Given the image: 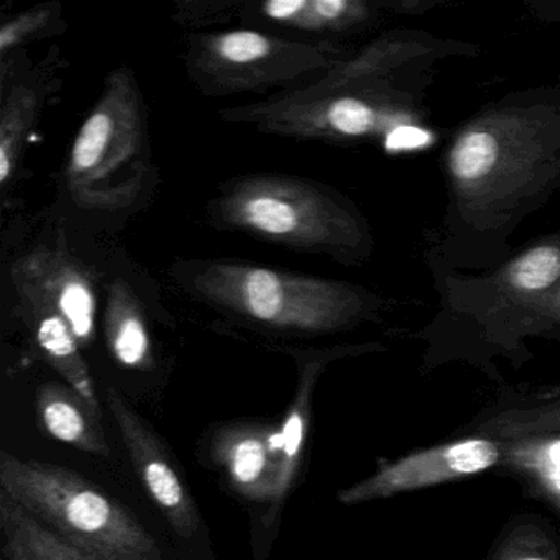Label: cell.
Wrapping results in <instances>:
<instances>
[{
  "mask_svg": "<svg viewBox=\"0 0 560 560\" xmlns=\"http://www.w3.org/2000/svg\"><path fill=\"white\" fill-rule=\"evenodd\" d=\"M434 271L500 267L514 231L560 189V86L516 91L462 124L444 155Z\"/></svg>",
  "mask_w": 560,
  "mask_h": 560,
  "instance_id": "cell-1",
  "label": "cell"
},
{
  "mask_svg": "<svg viewBox=\"0 0 560 560\" xmlns=\"http://www.w3.org/2000/svg\"><path fill=\"white\" fill-rule=\"evenodd\" d=\"M439 311L412 337L425 343L424 370L465 362L500 378L494 359L520 369L527 339L560 342V229L534 238L480 275L434 271Z\"/></svg>",
  "mask_w": 560,
  "mask_h": 560,
  "instance_id": "cell-2",
  "label": "cell"
},
{
  "mask_svg": "<svg viewBox=\"0 0 560 560\" xmlns=\"http://www.w3.org/2000/svg\"><path fill=\"white\" fill-rule=\"evenodd\" d=\"M183 291L224 316L291 336H329L373 323L389 303L369 288L252 261H176Z\"/></svg>",
  "mask_w": 560,
  "mask_h": 560,
  "instance_id": "cell-3",
  "label": "cell"
},
{
  "mask_svg": "<svg viewBox=\"0 0 560 560\" xmlns=\"http://www.w3.org/2000/svg\"><path fill=\"white\" fill-rule=\"evenodd\" d=\"M219 229L342 265H363L375 237L359 208L332 186L301 176L257 173L218 186L208 205Z\"/></svg>",
  "mask_w": 560,
  "mask_h": 560,
  "instance_id": "cell-4",
  "label": "cell"
},
{
  "mask_svg": "<svg viewBox=\"0 0 560 560\" xmlns=\"http://www.w3.org/2000/svg\"><path fill=\"white\" fill-rule=\"evenodd\" d=\"M429 80L375 81L334 90L303 88L264 103L222 110L224 122L252 126L261 133L329 143L382 142L386 149L424 140Z\"/></svg>",
  "mask_w": 560,
  "mask_h": 560,
  "instance_id": "cell-5",
  "label": "cell"
},
{
  "mask_svg": "<svg viewBox=\"0 0 560 560\" xmlns=\"http://www.w3.org/2000/svg\"><path fill=\"white\" fill-rule=\"evenodd\" d=\"M149 124L136 77L116 68L68 153L65 182L74 205L119 212L142 199L152 183Z\"/></svg>",
  "mask_w": 560,
  "mask_h": 560,
  "instance_id": "cell-6",
  "label": "cell"
},
{
  "mask_svg": "<svg viewBox=\"0 0 560 560\" xmlns=\"http://www.w3.org/2000/svg\"><path fill=\"white\" fill-rule=\"evenodd\" d=\"M0 493L84 552L104 560H162L137 517L70 468L0 452Z\"/></svg>",
  "mask_w": 560,
  "mask_h": 560,
  "instance_id": "cell-7",
  "label": "cell"
},
{
  "mask_svg": "<svg viewBox=\"0 0 560 560\" xmlns=\"http://www.w3.org/2000/svg\"><path fill=\"white\" fill-rule=\"evenodd\" d=\"M330 45H316L267 32L237 28L191 35L185 68L206 96L264 94L303 90L346 60Z\"/></svg>",
  "mask_w": 560,
  "mask_h": 560,
  "instance_id": "cell-8",
  "label": "cell"
},
{
  "mask_svg": "<svg viewBox=\"0 0 560 560\" xmlns=\"http://www.w3.org/2000/svg\"><path fill=\"white\" fill-rule=\"evenodd\" d=\"M503 460V442L483 435H464L409 452L396 460L382 462L375 474L340 490L337 500L347 506L385 500L408 491L467 480L491 468L501 467Z\"/></svg>",
  "mask_w": 560,
  "mask_h": 560,
  "instance_id": "cell-9",
  "label": "cell"
},
{
  "mask_svg": "<svg viewBox=\"0 0 560 560\" xmlns=\"http://www.w3.org/2000/svg\"><path fill=\"white\" fill-rule=\"evenodd\" d=\"M19 307H38L63 317L81 346L96 334L97 290L93 273L73 255L35 248L12 264Z\"/></svg>",
  "mask_w": 560,
  "mask_h": 560,
  "instance_id": "cell-10",
  "label": "cell"
},
{
  "mask_svg": "<svg viewBox=\"0 0 560 560\" xmlns=\"http://www.w3.org/2000/svg\"><path fill=\"white\" fill-rule=\"evenodd\" d=\"M107 406L133 468L153 503L179 537L189 539L195 536L199 527L198 506L159 435L116 389L107 392Z\"/></svg>",
  "mask_w": 560,
  "mask_h": 560,
  "instance_id": "cell-11",
  "label": "cell"
},
{
  "mask_svg": "<svg viewBox=\"0 0 560 560\" xmlns=\"http://www.w3.org/2000/svg\"><path fill=\"white\" fill-rule=\"evenodd\" d=\"M468 48L418 32H398L380 38L355 57H347L306 88L320 91L375 81L431 80L429 73L435 61L451 55H467Z\"/></svg>",
  "mask_w": 560,
  "mask_h": 560,
  "instance_id": "cell-12",
  "label": "cell"
},
{
  "mask_svg": "<svg viewBox=\"0 0 560 560\" xmlns=\"http://www.w3.org/2000/svg\"><path fill=\"white\" fill-rule=\"evenodd\" d=\"M219 458L238 493L273 501L280 471V431L261 425L224 429L215 439Z\"/></svg>",
  "mask_w": 560,
  "mask_h": 560,
  "instance_id": "cell-13",
  "label": "cell"
},
{
  "mask_svg": "<svg viewBox=\"0 0 560 560\" xmlns=\"http://www.w3.org/2000/svg\"><path fill=\"white\" fill-rule=\"evenodd\" d=\"M460 432L497 441L560 432V389L544 393L504 392L497 405L485 409Z\"/></svg>",
  "mask_w": 560,
  "mask_h": 560,
  "instance_id": "cell-14",
  "label": "cell"
},
{
  "mask_svg": "<svg viewBox=\"0 0 560 560\" xmlns=\"http://www.w3.org/2000/svg\"><path fill=\"white\" fill-rule=\"evenodd\" d=\"M38 421L48 435L84 454L107 457L109 442L100 412L71 386L45 383L37 393Z\"/></svg>",
  "mask_w": 560,
  "mask_h": 560,
  "instance_id": "cell-15",
  "label": "cell"
},
{
  "mask_svg": "<svg viewBox=\"0 0 560 560\" xmlns=\"http://www.w3.org/2000/svg\"><path fill=\"white\" fill-rule=\"evenodd\" d=\"M373 350H385L378 343H366V346L342 347L332 350L326 355L316 357L310 360L301 369L300 385L293 405L284 418L280 429V471H278L277 491L271 503L278 504L288 491L293 487L294 477L301 465V455L306 442L307 428H310L311 411H313V396L316 389L317 380L323 373L324 366L334 357L346 355V353L373 352Z\"/></svg>",
  "mask_w": 560,
  "mask_h": 560,
  "instance_id": "cell-16",
  "label": "cell"
},
{
  "mask_svg": "<svg viewBox=\"0 0 560 560\" xmlns=\"http://www.w3.org/2000/svg\"><path fill=\"white\" fill-rule=\"evenodd\" d=\"M104 334L110 355L124 369H152V339L145 311L142 301L124 278H116L107 290Z\"/></svg>",
  "mask_w": 560,
  "mask_h": 560,
  "instance_id": "cell-17",
  "label": "cell"
},
{
  "mask_svg": "<svg viewBox=\"0 0 560 560\" xmlns=\"http://www.w3.org/2000/svg\"><path fill=\"white\" fill-rule=\"evenodd\" d=\"M376 4L365 0H268L258 18L278 27L307 34H342L369 24Z\"/></svg>",
  "mask_w": 560,
  "mask_h": 560,
  "instance_id": "cell-18",
  "label": "cell"
},
{
  "mask_svg": "<svg viewBox=\"0 0 560 560\" xmlns=\"http://www.w3.org/2000/svg\"><path fill=\"white\" fill-rule=\"evenodd\" d=\"M19 310L27 326L31 327L32 336L44 359L54 366L58 375L63 376L68 386L101 412L96 385L91 378L86 360L81 353L80 340L74 336L70 324L51 311L38 310V307H19Z\"/></svg>",
  "mask_w": 560,
  "mask_h": 560,
  "instance_id": "cell-19",
  "label": "cell"
},
{
  "mask_svg": "<svg viewBox=\"0 0 560 560\" xmlns=\"http://www.w3.org/2000/svg\"><path fill=\"white\" fill-rule=\"evenodd\" d=\"M0 530L4 560H104L78 549L0 493Z\"/></svg>",
  "mask_w": 560,
  "mask_h": 560,
  "instance_id": "cell-20",
  "label": "cell"
},
{
  "mask_svg": "<svg viewBox=\"0 0 560 560\" xmlns=\"http://www.w3.org/2000/svg\"><path fill=\"white\" fill-rule=\"evenodd\" d=\"M38 94L27 84H18L5 96L0 114V183L8 186L24 150L25 140L37 120Z\"/></svg>",
  "mask_w": 560,
  "mask_h": 560,
  "instance_id": "cell-21",
  "label": "cell"
},
{
  "mask_svg": "<svg viewBox=\"0 0 560 560\" xmlns=\"http://www.w3.org/2000/svg\"><path fill=\"white\" fill-rule=\"evenodd\" d=\"M493 560H560V552L546 529L536 524H521L501 540Z\"/></svg>",
  "mask_w": 560,
  "mask_h": 560,
  "instance_id": "cell-22",
  "label": "cell"
},
{
  "mask_svg": "<svg viewBox=\"0 0 560 560\" xmlns=\"http://www.w3.org/2000/svg\"><path fill=\"white\" fill-rule=\"evenodd\" d=\"M58 12L54 4L38 5L31 11L15 15L11 21L0 27V54L2 57L11 54L14 48L21 47L25 42L37 38L42 32L54 25Z\"/></svg>",
  "mask_w": 560,
  "mask_h": 560,
  "instance_id": "cell-23",
  "label": "cell"
},
{
  "mask_svg": "<svg viewBox=\"0 0 560 560\" xmlns=\"http://www.w3.org/2000/svg\"><path fill=\"white\" fill-rule=\"evenodd\" d=\"M501 442L504 445V460L501 467L508 464L560 465V432Z\"/></svg>",
  "mask_w": 560,
  "mask_h": 560,
  "instance_id": "cell-24",
  "label": "cell"
},
{
  "mask_svg": "<svg viewBox=\"0 0 560 560\" xmlns=\"http://www.w3.org/2000/svg\"><path fill=\"white\" fill-rule=\"evenodd\" d=\"M503 468L521 478L534 494L560 513V465L508 464Z\"/></svg>",
  "mask_w": 560,
  "mask_h": 560,
  "instance_id": "cell-25",
  "label": "cell"
}]
</instances>
